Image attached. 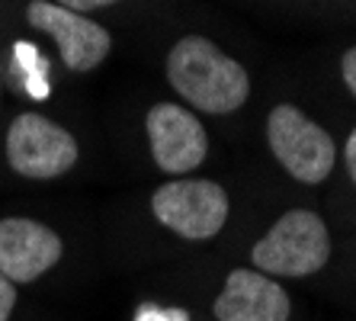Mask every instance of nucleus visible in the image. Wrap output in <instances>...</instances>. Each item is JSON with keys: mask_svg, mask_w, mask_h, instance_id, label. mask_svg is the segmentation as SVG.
<instances>
[{"mask_svg": "<svg viewBox=\"0 0 356 321\" xmlns=\"http://www.w3.org/2000/svg\"><path fill=\"white\" fill-rule=\"evenodd\" d=\"M167 81L202 113L225 116L248 103L250 77L206 36H186L167 55Z\"/></svg>", "mask_w": 356, "mask_h": 321, "instance_id": "f257e3e1", "label": "nucleus"}, {"mask_svg": "<svg viewBox=\"0 0 356 321\" xmlns=\"http://www.w3.org/2000/svg\"><path fill=\"white\" fill-rule=\"evenodd\" d=\"M254 270L266 276H312L331 257V235L321 215L312 209H292L276 219L273 228L250 251Z\"/></svg>", "mask_w": 356, "mask_h": 321, "instance_id": "f03ea898", "label": "nucleus"}, {"mask_svg": "<svg viewBox=\"0 0 356 321\" xmlns=\"http://www.w3.org/2000/svg\"><path fill=\"white\" fill-rule=\"evenodd\" d=\"M266 139H270L273 157L296 180L321 183L334 171L337 151H334L331 135L292 103L273 107L266 119Z\"/></svg>", "mask_w": 356, "mask_h": 321, "instance_id": "7ed1b4c3", "label": "nucleus"}, {"mask_svg": "<svg viewBox=\"0 0 356 321\" xmlns=\"http://www.w3.org/2000/svg\"><path fill=\"white\" fill-rule=\"evenodd\" d=\"M151 212L180 238H216L228 222V193L212 180H170L151 196Z\"/></svg>", "mask_w": 356, "mask_h": 321, "instance_id": "20e7f679", "label": "nucleus"}, {"mask_svg": "<svg viewBox=\"0 0 356 321\" xmlns=\"http://www.w3.org/2000/svg\"><path fill=\"white\" fill-rule=\"evenodd\" d=\"M7 161L19 177L51 180L77 164L74 135L39 113H23L7 132Z\"/></svg>", "mask_w": 356, "mask_h": 321, "instance_id": "39448f33", "label": "nucleus"}, {"mask_svg": "<svg viewBox=\"0 0 356 321\" xmlns=\"http://www.w3.org/2000/svg\"><path fill=\"white\" fill-rule=\"evenodd\" d=\"M26 19L58 42L61 61L71 71H77V75L103 65V58L113 49V39H109V33L99 23L87 19L83 13L58 7L51 0H33L26 7Z\"/></svg>", "mask_w": 356, "mask_h": 321, "instance_id": "423d86ee", "label": "nucleus"}, {"mask_svg": "<svg viewBox=\"0 0 356 321\" xmlns=\"http://www.w3.org/2000/svg\"><path fill=\"white\" fill-rule=\"evenodd\" d=\"M148 139L154 164L164 173H190L209 155L206 125L177 103H158L148 113Z\"/></svg>", "mask_w": 356, "mask_h": 321, "instance_id": "0eeeda50", "label": "nucleus"}, {"mask_svg": "<svg viewBox=\"0 0 356 321\" xmlns=\"http://www.w3.org/2000/svg\"><path fill=\"white\" fill-rule=\"evenodd\" d=\"M61 238L35 219H0V273L10 283H35L61 260Z\"/></svg>", "mask_w": 356, "mask_h": 321, "instance_id": "6e6552de", "label": "nucleus"}, {"mask_svg": "<svg viewBox=\"0 0 356 321\" xmlns=\"http://www.w3.org/2000/svg\"><path fill=\"white\" fill-rule=\"evenodd\" d=\"M289 292L260 270H232L216 299L218 321H289Z\"/></svg>", "mask_w": 356, "mask_h": 321, "instance_id": "1a4fd4ad", "label": "nucleus"}, {"mask_svg": "<svg viewBox=\"0 0 356 321\" xmlns=\"http://www.w3.org/2000/svg\"><path fill=\"white\" fill-rule=\"evenodd\" d=\"M13 55H17V65L23 68L26 75V91L33 100H45L51 93V84H49V61L39 55L33 42H17L13 45Z\"/></svg>", "mask_w": 356, "mask_h": 321, "instance_id": "9d476101", "label": "nucleus"}, {"mask_svg": "<svg viewBox=\"0 0 356 321\" xmlns=\"http://www.w3.org/2000/svg\"><path fill=\"white\" fill-rule=\"evenodd\" d=\"M132 321H190V312L170 305H141Z\"/></svg>", "mask_w": 356, "mask_h": 321, "instance_id": "9b49d317", "label": "nucleus"}, {"mask_svg": "<svg viewBox=\"0 0 356 321\" xmlns=\"http://www.w3.org/2000/svg\"><path fill=\"white\" fill-rule=\"evenodd\" d=\"M13 305H17V286H13V283L0 273V321H10Z\"/></svg>", "mask_w": 356, "mask_h": 321, "instance_id": "f8f14e48", "label": "nucleus"}, {"mask_svg": "<svg viewBox=\"0 0 356 321\" xmlns=\"http://www.w3.org/2000/svg\"><path fill=\"white\" fill-rule=\"evenodd\" d=\"M340 71H343V81H347L350 93L356 97V45L343 52V58H340Z\"/></svg>", "mask_w": 356, "mask_h": 321, "instance_id": "ddd939ff", "label": "nucleus"}, {"mask_svg": "<svg viewBox=\"0 0 356 321\" xmlns=\"http://www.w3.org/2000/svg\"><path fill=\"white\" fill-rule=\"evenodd\" d=\"M55 3L65 10H74V13H87V10L109 7V3H116V0H55Z\"/></svg>", "mask_w": 356, "mask_h": 321, "instance_id": "4468645a", "label": "nucleus"}, {"mask_svg": "<svg viewBox=\"0 0 356 321\" xmlns=\"http://www.w3.org/2000/svg\"><path fill=\"white\" fill-rule=\"evenodd\" d=\"M343 157H347L350 180L356 183V129H353V132H350V139H347V148H343Z\"/></svg>", "mask_w": 356, "mask_h": 321, "instance_id": "2eb2a0df", "label": "nucleus"}]
</instances>
